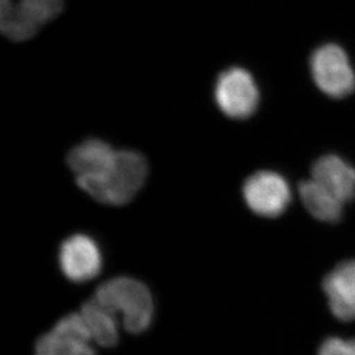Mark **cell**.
I'll list each match as a JSON object with an SVG mask.
<instances>
[{"instance_id": "1", "label": "cell", "mask_w": 355, "mask_h": 355, "mask_svg": "<svg viewBox=\"0 0 355 355\" xmlns=\"http://www.w3.org/2000/svg\"><path fill=\"white\" fill-rule=\"evenodd\" d=\"M148 174L144 155L132 150H120L114 160L99 174L76 178L78 187L103 204L120 206L132 200Z\"/></svg>"}, {"instance_id": "2", "label": "cell", "mask_w": 355, "mask_h": 355, "mask_svg": "<svg viewBox=\"0 0 355 355\" xmlns=\"http://www.w3.org/2000/svg\"><path fill=\"white\" fill-rule=\"evenodd\" d=\"M94 298L115 315L120 314L124 329L131 334L146 331L153 321L155 304L151 292L135 278H112L97 288Z\"/></svg>"}, {"instance_id": "3", "label": "cell", "mask_w": 355, "mask_h": 355, "mask_svg": "<svg viewBox=\"0 0 355 355\" xmlns=\"http://www.w3.org/2000/svg\"><path fill=\"white\" fill-rule=\"evenodd\" d=\"M64 0H0L1 33L13 42H24L62 12Z\"/></svg>"}, {"instance_id": "4", "label": "cell", "mask_w": 355, "mask_h": 355, "mask_svg": "<svg viewBox=\"0 0 355 355\" xmlns=\"http://www.w3.org/2000/svg\"><path fill=\"white\" fill-rule=\"evenodd\" d=\"M214 98L225 116L243 120L250 118L258 107V85L248 71L239 67L229 68L218 75Z\"/></svg>"}, {"instance_id": "5", "label": "cell", "mask_w": 355, "mask_h": 355, "mask_svg": "<svg viewBox=\"0 0 355 355\" xmlns=\"http://www.w3.org/2000/svg\"><path fill=\"white\" fill-rule=\"evenodd\" d=\"M243 197L253 213L262 218H272L288 209L292 200V190L283 175L262 171L245 181Z\"/></svg>"}, {"instance_id": "6", "label": "cell", "mask_w": 355, "mask_h": 355, "mask_svg": "<svg viewBox=\"0 0 355 355\" xmlns=\"http://www.w3.org/2000/svg\"><path fill=\"white\" fill-rule=\"evenodd\" d=\"M311 69L318 89L329 97H346L355 89L354 71L347 54L336 44H327L314 52Z\"/></svg>"}, {"instance_id": "7", "label": "cell", "mask_w": 355, "mask_h": 355, "mask_svg": "<svg viewBox=\"0 0 355 355\" xmlns=\"http://www.w3.org/2000/svg\"><path fill=\"white\" fill-rule=\"evenodd\" d=\"M92 338L80 313L61 318L35 346V355H97Z\"/></svg>"}, {"instance_id": "8", "label": "cell", "mask_w": 355, "mask_h": 355, "mask_svg": "<svg viewBox=\"0 0 355 355\" xmlns=\"http://www.w3.org/2000/svg\"><path fill=\"white\" fill-rule=\"evenodd\" d=\"M61 272L69 281L85 283L99 275L103 268L101 248L90 236L78 234L68 237L59 251Z\"/></svg>"}, {"instance_id": "9", "label": "cell", "mask_w": 355, "mask_h": 355, "mask_svg": "<svg viewBox=\"0 0 355 355\" xmlns=\"http://www.w3.org/2000/svg\"><path fill=\"white\" fill-rule=\"evenodd\" d=\"M323 290L336 318L355 320V260L342 262L325 276Z\"/></svg>"}, {"instance_id": "10", "label": "cell", "mask_w": 355, "mask_h": 355, "mask_svg": "<svg viewBox=\"0 0 355 355\" xmlns=\"http://www.w3.org/2000/svg\"><path fill=\"white\" fill-rule=\"evenodd\" d=\"M312 178L344 204L354 199L355 168L338 155L318 159L313 166Z\"/></svg>"}, {"instance_id": "11", "label": "cell", "mask_w": 355, "mask_h": 355, "mask_svg": "<svg viewBox=\"0 0 355 355\" xmlns=\"http://www.w3.org/2000/svg\"><path fill=\"white\" fill-rule=\"evenodd\" d=\"M116 150L106 141L90 138L76 145L67 157L68 166L76 178L97 175L114 160Z\"/></svg>"}, {"instance_id": "12", "label": "cell", "mask_w": 355, "mask_h": 355, "mask_svg": "<svg viewBox=\"0 0 355 355\" xmlns=\"http://www.w3.org/2000/svg\"><path fill=\"white\" fill-rule=\"evenodd\" d=\"M298 193L304 207L318 221L335 223L342 218L345 204L313 178L299 184Z\"/></svg>"}, {"instance_id": "13", "label": "cell", "mask_w": 355, "mask_h": 355, "mask_svg": "<svg viewBox=\"0 0 355 355\" xmlns=\"http://www.w3.org/2000/svg\"><path fill=\"white\" fill-rule=\"evenodd\" d=\"M90 332L92 342L103 347H113L119 340L116 315L97 299L84 302L80 312Z\"/></svg>"}, {"instance_id": "14", "label": "cell", "mask_w": 355, "mask_h": 355, "mask_svg": "<svg viewBox=\"0 0 355 355\" xmlns=\"http://www.w3.org/2000/svg\"><path fill=\"white\" fill-rule=\"evenodd\" d=\"M318 355H355V338L329 337L322 342Z\"/></svg>"}]
</instances>
